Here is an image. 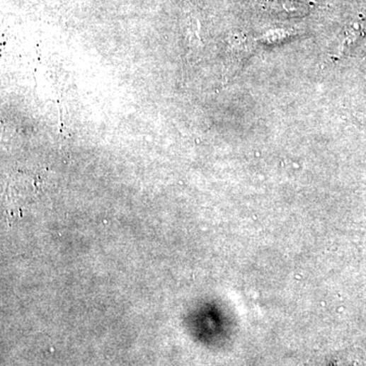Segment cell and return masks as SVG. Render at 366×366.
I'll use <instances>...</instances> for the list:
<instances>
[{
	"label": "cell",
	"mask_w": 366,
	"mask_h": 366,
	"mask_svg": "<svg viewBox=\"0 0 366 366\" xmlns=\"http://www.w3.org/2000/svg\"><path fill=\"white\" fill-rule=\"evenodd\" d=\"M265 6L276 11L288 16H298L307 11L305 0H265Z\"/></svg>",
	"instance_id": "cell-1"
},
{
	"label": "cell",
	"mask_w": 366,
	"mask_h": 366,
	"mask_svg": "<svg viewBox=\"0 0 366 366\" xmlns=\"http://www.w3.org/2000/svg\"><path fill=\"white\" fill-rule=\"evenodd\" d=\"M359 31L356 27L352 25L349 28L348 31L346 32V37H345L344 42L341 45V51H345L346 49L350 47V45L354 43L358 38Z\"/></svg>",
	"instance_id": "cell-2"
},
{
	"label": "cell",
	"mask_w": 366,
	"mask_h": 366,
	"mask_svg": "<svg viewBox=\"0 0 366 366\" xmlns=\"http://www.w3.org/2000/svg\"><path fill=\"white\" fill-rule=\"evenodd\" d=\"M363 120H365V121H362L363 127L366 128V118H363Z\"/></svg>",
	"instance_id": "cell-3"
}]
</instances>
